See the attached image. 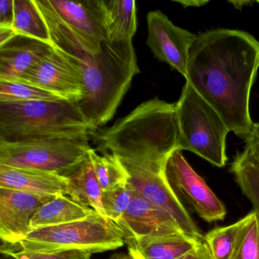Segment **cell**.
Masks as SVG:
<instances>
[{"instance_id": "obj_1", "label": "cell", "mask_w": 259, "mask_h": 259, "mask_svg": "<svg viewBox=\"0 0 259 259\" xmlns=\"http://www.w3.org/2000/svg\"><path fill=\"white\" fill-rule=\"evenodd\" d=\"M259 68V42L239 30L197 36L189 53L186 80L219 113L230 131L245 140L252 128L251 87Z\"/></svg>"}, {"instance_id": "obj_2", "label": "cell", "mask_w": 259, "mask_h": 259, "mask_svg": "<svg viewBox=\"0 0 259 259\" xmlns=\"http://www.w3.org/2000/svg\"><path fill=\"white\" fill-rule=\"evenodd\" d=\"M92 136L95 151L113 154L122 166H165L179 150L177 106L158 98L149 100Z\"/></svg>"}, {"instance_id": "obj_3", "label": "cell", "mask_w": 259, "mask_h": 259, "mask_svg": "<svg viewBox=\"0 0 259 259\" xmlns=\"http://www.w3.org/2000/svg\"><path fill=\"white\" fill-rule=\"evenodd\" d=\"M84 93L75 103L95 130L107 124L140 73L133 40H106L94 57L82 60Z\"/></svg>"}, {"instance_id": "obj_4", "label": "cell", "mask_w": 259, "mask_h": 259, "mask_svg": "<svg viewBox=\"0 0 259 259\" xmlns=\"http://www.w3.org/2000/svg\"><path fill=\"white\" fill-rule=\"evenodd\" d=\"M95 131L77 104L67 100L0 102V142L91 137Z\"/></svg>"}, {"instance_id": "obj_5", "label": "cell", "mask_w": 259, "mask_h": 259, "mask_svg": "<svg viewBox=\"0 0 259 259\" xmlns=\"http://www.w3.org/2000/svg\"><path fill=\"white\" fill-rule=\"evenodd\" d=\"M49 31L51 45L83 60L108 40L104 0H35Z\"/></svg>"}, {"instance_id": "obj_6", "label": "cell", "mask_w": 259, "mask_h": 259, "mask_svg": "<svg viewBox=\"0 0 259 259\" xmlns=\"http://www.w3.org/2000/svg\"><path fill=\"white\" fill-rule=\"evenodd\" d=\"M125 243L119 226L95 211L84 219L32 230L16 245L30 252L81 250L93 254L116 249Z\"/></svg>"}, {"instance_id": "obj_7", "label": "cell", "mask_w": 259, "mask_h": 259, "mask_svg": "<svg viewBox=\"0 0 259 259\" xmlns=\"http://www.w3.org/2000/svg\"><path fill=\"white\" fill-rule=\"evenodd\" d=\"M176 106L179 150L191 151L218 167L225 166L230 131L219 113L187 81Z\"/></svg>"}, {"instance_id": "obj_8", "label": "cell", "mask_w": 259, "mask_h": 259, "mask_svg": "<svg viewBox=\"0 0 259 259\" xmlns=\"http://www.w3.org/2000/svg\"><path fill=\"white\" fill-rule=\"evenodd\" d=\"M89 139L87 136L19 143L0 142V165L69 177L87 158L92 148Z\"/></svg>"}, {"instance_id": "obj_9", "label": "cell", "mask_w": 259, "mask_h": 259, "mask_svg": "<svg viewBox=\"0 0 259 259\" xmlns=\"http://www.w3.org/2000/svg\"><path fill=\"white\" fill-rule=\"evenodd\" d=\"M165 174L169 186L180 198L183 197L197 214L208 223L222 221L227 210L204 180L192 169L180 150L166 160Z\"/></svg>"}, {"instance_id": "obj_10", "label": "cell", "mask_w": 259, "mask_h": 259, "mask_svg": "<svg viewBox=\"0 0 259 259\" xmlns=\"http://www.w3.org/2000/svg\"><path fill=\"white\" fill-rule=\"evenodd\" d=\"M21 81L77 103L84 97L82 60L54 48Z\"/></svg>"}, {"instance_id": "obj_11", "label": "cell", "mask_w": 259, "mask_h": 259, "mask_svg": "<svg viewBox=\"0 0 259 259\" xmlns=\"http://www.w3.org/2000/svg\"><path fill=\"white\" fill-rule=\"evenodd\" d=\"M147 23V45L154 57L186 78L189 50L198 35L177 27L160 10L150 12Z\"/></svg>"}, {"instance_id": "obj_12", "label": "cell", "mask_w": 259, "mask_h": 259, "mask_svg": "<svg viewBox=\"0 0 259 259\" xmlns=\"http://www.w3.org/2000/svg\"><path fill=\"white\" fill-rule=\"evenodd\" d=\"M56 196L0 188V238L3 244L17 245L32 230L31 220Z\"/></svg>"}, {"instance_id": "obj_13", "label": "cell", "mask_w": 259, "mask_h": 259, "mask_svg": "<svg viewBox=\"0 0 259 259\" xmlns=\"http://www.w3.org/2000/svg\"><path fill=\"white\" fill-rule=\"evenodd\" d=\"M116 224L123 233L125 240L184 233L168 212L135 190L126 212Z\"/></svg>"}, {"instance_id": "obj_14", "label": "cell", "mask_w": 259, "mask_h": 259, "mask_svg": "<svg viewBox=\"0 0 259 259\" xmlns=\"http://www.w3.org/2000/svg\"><path fill=\"white\" fill-rule=\"evenodd\" d=\"M54 49L51 44L25 36H15L0 46V80L22 81Z\"/></svg>"}, {"instance_id": "obj_15", "label": "cell", "mask_w": 259, "mask_h": 259, "mask_svg": "<svg viewBox=\"0 0 259 259\" xmlns=\"http://www.w3.org/2000/svg\"><path fill=\"white\" fill-rule=\"evenodd\" d=\"M0 188L50 196L69 195L68 177L4 165H0Z\"/></svg>"}, {"instance_id": "obj_16", "label": "cell", "mask_w": 259, "mask_h": 259, "mask_svg": "<svg viewBox=\"0 0 259 259\" xmlns=\"http://www.w3.org/2000/svg\"><path fill=\"white\" fill-rule=\"evenodd\" d=\"M203 239L178 233L126 239L125 242L134 245L145 259H180Z\"/></svg>"}, {"instance_id": "obj_17", "label": "cell", "mask_w": 259, "mask_h": 259, "mask_svg": "<svg viewBox=\"0 0 259 259\" xmlns=\"http://www.w3.org/2000/svg\"><path fill=\"white\" fill-rule=\"evenodd\" d=\"M95 211L68 195H58L40 207L31 220V227L35 230L68 224L84 219Z\"/></svg>"}, {"instance_id": "obj_18", "label": "cell", "mask_w": 259, "mask_h": 259, "mask_svg": "<svg viewBox=\"0 0 259 259\" xmlns=\"http://www.w3.org/2000/svg\"><path fill=\"white\" fill-rule=\"evenodd\" d=\"M68 178L69 196L74 201L88 206L106 217L102 204V189L95 174L89 153L84 163Z\"/></svg>"}, {"instance_id": "obj_19", "label": "cell", "mask_w": 259, "mask_h": 259, "mask_svg": "<svg viewBox=\"0 0 259 259\" xmlns=\"http://www.w3.org/2000/svg\"><path fill=\"white\" fill-rule=\"evenodd\" d=\"M110 41L133 40L137 31L136 1L104 0Z\"/></svg>"}, {"instance_id": "obj_20", "label": "cell", "mask_w": 259, "mask_h": 259, "mask_svg": "<svg viewBox=\"0 0 259 259\" xmlns=\"http://www.w3.org/2000/svg\"><path fill=\"white\" fill-rule=\"evenodd\" d=\"M14 13L13 29L17 35L51 44L48 26L35 0H14Z\"/></svg>"}, {"instance_id": "obj_21", "label": "cell", "mask_w": 259, "mask_h": 259, "mask_svg": "<svg viewBox=\"0 0 259 259\" xmlns=\"http://www.w3.org/2000/svg\"><path fill=\"white\" fill-rule=\"evenodd\" d=\"M230 170L242 193L252 204L259 222V163L245 153H239L232 163Z\"/></svg>"}, {"instance_id": "obj_22", "label": "cell", "mask_w": 259, "mask_h": 259, "mask_svg": "<svg viewBox=\"0 0 259 259\" xmlns=\"http://www.w3.org/2000/svg\"><path fill=\"white\" fill-rule=\"evenodd\" d=\"M246 216L227 227H217L204 236L213 259H232Z\"/></svg>"}, {"instance_id": "obj_23", "label": "cell", "mask_w": 259, "mask_h": 259, "mask_svg": "<svg viewBox=\"0 0 259 259\" xmlns=\"http://www.w3.org/2000/svg\"><path fill=\"white\" fill-rule=\"evenodd\" d=\"M89 156L103 192L127 183L125 169L113 154L105 153L101 156L92 148Z\"/></svg>"}, {"instance_id": "obj_24", "label": "cell", "mask_w": 259, "mask_h": 259, "mask_svg": "<svg viewBox=\"0 0 259 259\" xmlns=\"http://www.w3.org/2000/svg\"><path fill=\"white\" fill-rule=\"evenodd\" d=\"M61 98L51 92L23 81L0 80V102L54 101Z\"/></svg>"}, {"instance_id": "obj_25", "label": "cell", "mask_w": 259, "mask_h": 259, "mask_svg": "<svg viewBox=\"0 0 259 259\" xmlns=\"http://www.w3.org/2000/svg\"><path fill=\"white\" fill-rule=\"evenodd\" d=\"M232 259H259V222L254 210L246 215Z\"/></svg>"}, {"instance_id": "obj_26", "label": "cell", "mask_w": 259, "mask_h": 259, "mask_svg": "<svg viewBox=\"0 0 259 259\" xmlns=\"http://www.w3.org/2000/svg\"><path fill=\"white\" fill-rule=\"evenodd\" d=\"M134 189L128 183L102 192V204L106 217L117 224L126 212Z\"/></svg>"}, {"instance_id": "obj_27", "label": "cell", "mask_w": 259, "mask_h": 259, "mask_svg": "<svg viewBox=\"0 0 259 259\" xmlns=\"http://www.w3.org/2000/svg\"><path fill=\"white\" fill-rule=\"evenodd\" d=\"M1 252L10 254L15 259H91L92 253L81 250H67L56 252H30L18 248L1 246Z\"/></svg>"}, {"instance_id": "obj_28", "label": "cell", "mask_w": 259, "mask_h": 259, "mask_svg": "<svg viewBox=\"0 0 259 259\" xmlns=\"http://www.w3.org/2000/svg\"><path fill=\"white\" fill-rule=\"evenodd\" d=\"M245 141V149L242 152L259 163V123L253 124L251 132Z\"/></svg>"}, {"instance_id": "obj_29", "label": "cell", "mask_w": 259, "mask_h": 259, "mask_svg": "<svg viewBox=\"0 0 259 259\" xmlns=\"http://www.w3.org/2000/svg\"><path fill=\"white\" fill-rule=\"evenodd\" d=\"M14 0H0V27L13 28Z\"/></svg>"}, {"instance_id": "obj_30", "label": "cell", "mask_w": 259, "mask_h": 259, "mask_svg": "<svg viewBox=\"0 0 259 259\" xmlns=\"http://www.w3.org/2000/svg\"><path fill=\"white\" fill-rule=\"evenodd\" d=\"M180 259H213L204 239L194 249Z\"/></svg>"}, {"instance_id": "obj_31", "label": "cell", "mask_w": 259, "mask_h": 259, "mask_svg": "<svg viewBox=\"0 0 259 259\" xmlns=\"http://www.w3.org/2000/svg\"><path fill=\"white\" fill-rule=\"evenodd\" d=\"M17 35L13 28H3L0 27V46L5 45L12 38Z\"/></svg>"}, {"instance_id": "obj_32", "label": "cell", "mask_w": 259, "mask_h": 259, "mask_svg": "<svg viewBox=\"0 0 259 259\" xmlns=\"http://www.w3.org/2000/svg\"><path fill=\"white\" fill-rule=\"evenodd\" d=\"M183 5V7H200L208 4V1L203 0H186V1H176Z\"/></svg>"}, {"instance_id": "obj_33", "label": "cell", "mask_w": 259, "mask_h": 259, "mask_svg": "<svg viewBox=\"0 0 259 259\" xmlns=\"http://www.w3.org/2000/svg\"><path fill=\"white\" fill-rule=\"evenodd\" d=\"M127 245H128V254H130L133 258L145 259L144 258L143 256L141 254V253L139 252V250H138L134 245L130 243H127Z\"/></svg>"}, {"instance_id": "obj_34", "label": "cell", "mask_w": 259, "mask_h": 259, "mask_svg": "<svg viewBox=\"0 0 259 259\" xmlns=\"http://www.w3.org/2000/svg\"><path fill=\"white\" fill-rule=\"evenodd\" d=\"M230 3L234 5V7L236 8L239 9V10L242 9L244 5L251 4V2H250V1H230Z\"/></svg>"}, {"instance_id": "obj_35", "label": "cell", "mask_w": 259, "mask_h": 259, "mask_svg": "<svg viewBox=\"0 0 259 259\" xmlns=\"http://www.w3.org/2000/svg\"><path fill=\"white\" fill-rule=\"evenodd\" d=\"M110 259H134L130 254H121V253H119V254H115L113 255H112L111 257H110Z\"/></svg>"}, {"instance_id": "obj_36", "label": "cell", "mask_w": 259, "mask_h": 259, "mask_svg": "<svg viewBox=\"0 0 259 259\" xmlns=\"http://www.w3.org/2000/svg\"><path fill=\"white\" fill-rule=\"evenodd\" d=\"M1 254H2L1 259H15L14 257H12L10 254H6V253L1 252Z\"/></svg>"}, {"instance_id": "obj_37", "label": "cell", "mask_w": 259, "mask_h": 259, "mask_svg": "<svg viewBox=\"0 0 259 259\" xmlns=\"http://www.w3.org/2000/svg\"><path fill=\"white\" fill-rule=\"evenodd\" d=\"M257 4H259V0L258 1H257Z\"/></svg>"}]
</instances>
